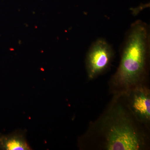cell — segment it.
I'll list each match as a JSON object with an SVG mask.
<instances>
[{"mask_svg": "<svg viewBox=\"0 0 150 150\" xmlns=\"http://www.w3.org/2000/svg\"><path fill=\"white\" fill-rule=\"evenodd\" d=\"M150 51L149 26L137 20L131 25L126 33L120 64L111 78L115 93H123L143 84L147 76Z\"/></svg>", "mask_w": 150, "mask_h": 150, "instance_id": "7a4b0ae2", "label": "cell"}, {"mask_svg": "<svg viewBox=\"0 0 150 150\" xmlns=\"http://www.w3.org/2000/svg\"><path fill=\"white\" fill-rule=\"evenodd\" d=\"M116 96L104 114L93 125L95 135L102 149L140 150L145 149L146 136L142 125Z\"/></svg>", "mask_w": 150, "mask_h": 150, "instance_id": "6da1fadb", "label": "cell"}, {"mask_svg": "<svg viewBox=\"0 0 150 150\" xmlns=\"http://www.w3.org/2000/svg\"><path fill=\"white\" fill-rule=\"evenodd\" d=\"M0 150H30L25 132L19 130L8 135H0Z\"/></svg>", "mask_w": 150, "mask_h": 150, "instance_id": "5b68a950", "label": "cell"}, {"mask_svg": "<svg viewBox=\"0 0 150 150\" xmlns=\"http://www.w3.org/2000/svg\"><path fill=\"white\" fill-rule=\"evenodd\" d=\"M129 109L137 120L149 129L150 122V93L143 84L123 93Z\"/></svg>", "mask_w": 150, "mask_h": 150, "instance_id": "277c9868", "label": "cell"}, {"mask_svg": "<svg viewBox=\"0 0 150 150\" xmlns=\"http://www.w3.org/2000/svg\"><path fill=\"white\" fill-rule=\"evenodd\" d=\"M114 56L113 48L107 41L100 38L94 41L86 57V69L89 79H93L106 71Z\"/></svg>", "mask_w": 150, "mask_h": 150, "instance_id": "3957f363", "label": "cell"}]
</instances>
